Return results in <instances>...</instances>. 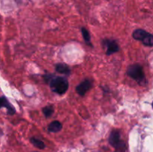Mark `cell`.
Wrapping results in <instances>:
<instances>
[{
    "mask_svg": "<svg viewBox=\"0 0 153 152\" xmlns=\"http://www.w3.org/2000/svg\"><path fill=\"white\" fill-rule=\"evenodd\" d=\"M49 83L52 90L59 95L65 93L69 88L68 80L64 77H52Z\"/></svg>",
    "mask_w": 153,
    "mask_h": 152,
    "instance_id": "cell-1",
    "label": "cell"
},
{
    "mask_svg": "<svg viewBox=\"0 0 153 152\" xmlns=\"http://www.w3.org/2000/svg\"><path fill=\"white\" fill-rule=\"evenodd\" d=\"M127 74L129 77L134 79V80L140 84H143L146 82L145 80V74L143 72V68L139 64H132L128 67Z\"/></svg>",
    "mask_w": 153,
    "mask_h": 152,
    "instance_id": "cell-2",
    "label": "cell"
},
{
    "mask_svg": "<svg viewBox=\"0 0 153 152\" xmlns=\"http://www.w3.org/2000/svg\"><path fill=\"white\" fill-rule=\"evenodd\" d=\"M133 38L142 42L146 46H153V34L143 29H136L132 34Z\"/></svg>",
    "mask_w": 153,
    "mask_h": 152,
    "instance_id": "cell-3",
    "label": "cell"
},
{
    "mask_svg": "<svg viewBox=\"0 0 153 152\" xmlns=\"http://www.w3.org/2000/svg\"><path fill=\"white\" fill-rule=\"evenodd\" d=\"M103 46L105 48V53L108 55L116 53L119 51V46L115 40H105L103 42Z\"/></svg>",
    "mask_w": 153,
    "mask_h": 152,
    "instance_id": "cell-4",
    "label": "cell"
},
{
    "mask_svg": "<svg viewBox=\"0 0 153 152\" xmlns=\"http://www.w3.org/2000/svg\"><path fill=\"white\" fill-rule=\"evenodd\" d=\"M91 86H92V83H91V82L89 80L87 79V80H85L84 81H82L80 84H79L76 86V90L79 95L83 96L91 89Z\"/></svg>",
    "mask_w": 153,
    "mask_h": 152,
    "instance_id": "cell-5",
    "label": "cell"
},
{
    "mask_svg": "<svg viewBox=\"0 0 153 152\" xmlns=\"http://www.w3.org/2000/svg\"><path fill=\"white\" fill-rule=\"evenodd\" d=\"M121 142L120 134L119 131H113L109 137V143L114 148H116L120 142Z\"/></svg>",
    "mask_w": 153,
    "mask_h": 152,
    "instance_id": "cell-6",
    "label": "cell"
},
{
    "mask_svg": "<svg viewBox=\"0 0 153 152\" xmlns=\"http://www.w3.org/2000/svg\"><path fill=\"white\" fill-rule=\"evenodd\" d=\"M1 107H5L7 110V113L10 115H13L15 113V109L11 104L9 103L7 98L5 97H0V108Z\"/></svg>",
    "mask_w": 153,
    "mask_h": 152,
    "instance_id": "cell-7",
    "label": "cell"
},
{
    "mask_svg": "<svg viewBox=\"0 0 153 152\" xmlns=\"http://www.w3.org/2000/svg\"><path fill=\"white\" fill-rule=\"evenodd\" d=\"M55 69L58 72L65 75H69L70 74V67L65 63H58L55 66Z\"/></svg>",
    "mask_w": 153,
    "mask_h": 152,
    "instance_id": "cell-8",
    "label": "cell"
},
{
    "mask_svg": "<svg viewBox=\"0 0 153 152\" xmlns=\"http://www.w3.org/2000/svg\"><path fill=\"white\" fill-rule=\"evenodd\" d=\"M61 129H62V125L58 121H53L49 124V127H48V130H49V132L52 133L59 132Z\"/></svg>",
    "mask_w": 153,
    "mask_h": 152,
    "instance_id": "cell-9",
    "label": "cell"
},
{
    "mask_svg": "<svg viewBox=\"0 0 153 152\" xmlns=\"http://www.w3.org/2000/svg\"><path fill=\"white\" fill-rule=\"evenodd\" d=\"M31 142L32 143L36 148H37L39 149H43L46 147V145H45V144L43 143V142L37 138H31Z\"/></svg>",
    "mask_w": 153,
    "mask_h": 152,
    "instance_id": "cell-10",
    "label": "cell"
},
{
    "mask_svg": "<svg viewBox=\"0 0 153 152\" xmlns=\"http://www.w3.org/2000/svg\"><path fill=\"white\" fill-rule=\"evenodd\" d=\"M54 111V109L52 106H46L43 109V113L46 117H49L52 115Z\"/></svg>",
    "mask_w": 153,
    "mask_h": 152,
    "instance_id": "cell-11",
    "label": "cell"
},
{
    "mask_svg": "<svg viewBox=\"0 0 153 152\" xmlns=\"http://www.w3.org/2000/svg\"><path fill=\"white\" fill-rule=\"evenodd\" d=\"M126 151V143L125 142L121 140L118 145L115 148V152H125Z\"/></svg>",
    "mask_w": 153,
    "mask_h": 152,
    "instance_id": "cell-12",
    "label": "cell"
},
{
    "mask_svg": "<svg viewBox=\"0 0 153 152\" xmlns=\"http://www.w3.org/2000/svg\"><path fill=\"white\" fill-rule=\"evenodd\" d=\"M81 31H82V36H83L85 42L88 43H89L90 41H91V36H90V34H89V32H88V31L87 29H85V28H82Z\"/></svg>",
    "mask_w": 153,
    "mask_h": 152,
    "instance_id": "cell-13",
    "label": "cell"
},
{
    "mask_svg": "<svg viewBox=\"0 0 153 152\" xmlns=\"http://www.w3.org/2000/svg\"><path fill=\"white\" fill-rule=\"evenodd\" d=\"M152 107H153V102H152Z\"/></svg>",
    "mask_w": 153,
    "mask_h": 152,
    "instance_id": "cell-14",
    "label": "cell"
}]
</instances>
